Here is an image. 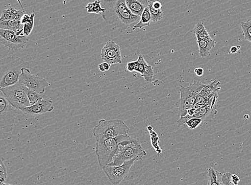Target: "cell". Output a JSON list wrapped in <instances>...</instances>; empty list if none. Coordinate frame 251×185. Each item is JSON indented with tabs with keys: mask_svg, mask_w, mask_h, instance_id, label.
Listing matches in <instances>:
<instances>
[{
	"mask_svg": "<svg viewBox=\"0 0 251 185\" xmlns=\"http://www.w3.org/2000/svg\"><path fill=\"white\" fill-rule=\"evenodd\" d=\"M102 7L105 11L101 15L105 22L121 32L141 20V17L134 15L128 8L125 0H104Z\"/></svg>",
	"mask_w": 251,
	"mask_h": 185,
	"instance_id": "obj_1",
	"label": "cell"
},
{
	"mask_svg": "<svg viewBox=\"0 0 251 185\" xmlns=\"http://www.w3.org/2000/svg\"><path fill=\"white\" fill-rule=\"evenodd\" d=\"M136 139L128 135H121L113 138L96 140V155L99 165L101 167L107 166L113 162L121 146H125L135 141Z\"/></svg>",
	"mask_w": 251,
	"mask_h": 185,
	"instance_id": "obj_2",
	"label": "cell"
},
{
	"mask_svg": "<svg viewBox=\"0 0 251 185\" xmlns=\"http://www.w3.org/2000/svg\"><path fill=\"white\" fill-rule=\"evenodd\" d=\"M30 68V64L16 56L4 57L0 61V88L13 85L19 82L23 69Z\"/></svg>",
	"mask_w": 251,
	"mask_h": 185,
	"instance_id": "obj_3",
	"label": "cell"
},
{
	"mask_svg": "<svg viewBox=\"0 0 251 185\" xmlns=\"http://www.w3.org/2000/svg\"><path fill=\"white\" fill-rule=\"evenodd\" d=\"M130 129L121 119L107 120L101 119L93 130L96 140L113 138L121 135H127Z\"/></svg>",
	"mask_w": 251,
	"mask_h": 185,
	"instance_id": "obj_4",
	"label": "cell"
},
{
	"mask_svg": "<svg viewBox=\"0 0 251 185\" xmlns=\"http://www.w3.org/2000/svg\"><path fill=\"white\" fill-rule=\"evenodd\" d=\"M206 85L203 84L200 81L193 82L188 87L180 85V99L176 103L178 109L179 116L184 117L188 114L189 110L193 108L201 91L205 88Z\"/></svg>",
	"mask_w": 251,
	"mask_h": 185,
	"instance_id": "obj_5",
	"label": "cell"
},
{
	"mask_svg": "<svg viewBox=\"0 0 251 185\" xmlns=\"http://www.w3.org/2000/svg\"><path fill=\"white\" fill-rule=\"evenodd\" d=\"M27 88L18 82L0 89L11 106L17 110L30 106L27 95Z\"/></svg>",
	"mask_w": 251,
	"mask_h": 185,
	"instance_id": "obj_6",
	"label": "cell"
},
{
	"mask_svg": "<svg viewBox=\"0 0 251 185\" xmlns=\"http://www.w3.org/2000/svg\"><path fill=\"white\" fill-rule=\"evenodd\" d=\"M147 155L144 149L140 143L138 139L125 146H121L118 154L114 158L113 162L108 165L120 166L126 162L135 160H142Z\"/></svg>",
	"mask_w": 251,
	"mask_h": 185,
	"instance_id": "obj_7",
	"label": "cell"
},
{
	"mask_svg": "<svg viewBox=\"0 0 251 185\" xmlns=\"http://www.w3.org/2000/svg\"><path fill=\"white\" fill-rule=\"evenodd\" d=\"M16 110L0 92V127L5 132L12 131L15 126Z\"/></svg>",
	"mask_w": 251,
	"mask_h": 185,
	"instance_id": "obj_8",
	"label": "cell"
},
{
	"mask_svg": "<svg viewBox=\"0 0 251 185\" xmlns=\"http://www.w3.org/2000/svg\"><path fill=\"white\" fill-rule=\"evenodd\" d=\"M19 82L41 95L44 93L45 89L50 85L44 78L32 74L29 68L23 69Z\"/></svg>",
	"mask_w": 251,
	"mask_h": 185,
	"instance_id": "obj_9",
	"label": "cell"
},
{
	"mask_svg": "<svg viewBox=\"0 0 251 185\" xmlns=\"http://www.w3.org/2000/svg\"><path fill=\"white\" fill-rule=\"evenodd\" d=\"M28 41L26 36H18L13 31L0 29V42L9 50L25 48Z\"/></svg>",
	"mask_w": 251,
	"mask_h": 185,
	"instance_id": "obj_10",
	"label": "cell"
},
{
	"mask_svg": "<svg viewBox=\"0 0 251 185\" xmlns=\"http://www.w3.org/2000/svg\"><path fill=\"white\" fill-rule=\"evenodd\" d=\"M136 161H128L120 166L107 165L102 169L111 183L114 185H119L126 177Z\"/></svg>",
	"mask_w": 251,
	"mask_h": 185,
	"instance_id": "obj_11",
	"label": "cell"
},
{
	"mask_svg": "<svg viewBox=\"0 0 251 185\" xmlns=\"http://www.w3.org/2000/svg\"><path fill=\"white\" fill-rule=\"evenodd\" d=\"M101 57L104 62L110 65L121 64L122 55L120 46L110 40L102 49Z\"/></svg>",
	"mask_w": 251,
	"mask_h": 185,
	"instance_id": "obj_12",
	"label": "cell"
},
{
	"mask_svg": "<svg viewBox=\"0 0 251 185\" xmlns=\"http://www.w3.org/2000/svg\"><path fill=\"white\" fill-rule=\"evenodd\" d=\"M53 109L52 101L43 98L34 105L21 108L20 111L26 115L37 116L50 113L53 111Z\"/></svg>",
	"mask_w": 251,
	"mask_h": 185,
	"instance_id": "obj_13",
	"label": "cell"
},
{
	"mask_svg": "<svg viewBox=\"0 0 251 185\" xmlns=\"http://www.w3.org/2000/svg\"><path fill=\"white\" fill-rule=\"evenodd\" d=\"M218 94L215 95L207 105L196 111L193 117L199 118L204 121L211 123L217 114V100Z\"/></svg>",
	"mask_w": 251,
	"mask_h": 185,
	"instance_id": "obj_14",
	"label": "cell"
},
{
	"mask_svg": "<svg viewBox=\"0 0 251 185\" xmlns=\"http://www.w3.org/2000/svg\"><path fill=\"white\" fill-rule=\"evenodd\" d=\"M220 84V82L213 81L212 83L206 85L198 95L196 103L203 106L207 105L215 95L218 94V92L221 89L218 87Z\"/></svg>",
	"mask_w": 251,
	"mask_h": 185,
	"instance_id": "obj_15",
	"label": "cell"
},
{
	"mask_svg": "<svg viewBox=\"0 0 251 185\" xmlns=\"http://www.w3.org/2000/svg\"><path fill=\"white\" fill-rule=\"evenodd\" d=\"M144 57L147 63L145 65V71L142 76L144 78L146 82L150 84L153 82L154 78L156 76L158 68L155 66L153 61L149 56L144 55Z\"/></svg>",
	"mask_w": 251,
	"mask_h": 185,
	"instance_id": "obj_16",
	"label": "cell"
},
{
	"mask_svg": "<svg viewBox=\"0 0 251 185\" xmlns=\"http://www.w3.org/2000/svg\"><path fill=\"white\" fill-rule=\"evenodd\" d=\"M125 1L132 13L140 17L149 5L148 0H125Z\"/></svg>",
	"mask_w": 251,
	"mask_h": 185,
	"instance_id": "obj_17",
	"label": "cell"
},
{
	"mask_svg": "<svg viewBox=\"0 0 251 185\" xmlns=\"http://www.w3.org/2000/svg\"><path fill=\"white\" fill-rule=\"evenodd\" d=\"M0 28L15 32L18 36H25L23 34L24 25L21 21H0Z\"/></svg>",
	"mask_w": 251,
	"mask_h": 185,
	"instance_id": "obj_18",
	"label": "cell"
},
{
	"mask_svg": "<svg viewBox=\"0 0 251 185\" xmlns=\"http://www.w3.org/2000/svg\"><path fill=\"white\" fill-rule=\"evenodd\" d=\"M197 43L199 46L200 55L202 58H205L211 54V50L216 44L211 38L204 40H197Z\"/></svg>",
	"mask_w": 251,
	"mask_h": 185,
	"instance_id": "obj_19",
	"label": "cell"
},
{
	"mask_svg": "<svg viewBox=\"0 0 251 185\" xmlns=\"http://www.w3.org/2000/svg\"><path fill=\"white\" fill-rule=\"evenodd\" d=\"M25 14V10L19 11L16 10L14 7H11L2 10L0 21H21Z\"/></svg>",
	"mask_w": 251,
	"mask_h": 185,
	"instance_id": "obj_20",
	"label": "cell"
},
{
	"mask_svg": "<svg viewBox=\"0 0 251 185\" xmlns=\"http://www.w3.org/2000/svg\"><path fill=\"white\" fill-rule=\"evenodd\" d=\"M34 14L29 15L25 14L21 19V22L24 25V30H23V34L25 36L28 37L30 35L34 27Z\"/></svg>",
	"mask_w": 251,
	"mask_h": 185,
	"instance_id": "obj_21",
	"label": "cell"
},
{
	"mask_svg": "<svg viewBox=\"0 0 251 185\" xmlns=\"http://www.w3.org/2000/svg\"><path fill=\"white\" fill-rule=\"evenodd\" d=\"M222 178L223 173L215 170L213 167H210L208 170L207 185H224Z\"/></svg>",
	"mask_w": 251,
	"mask_h": 185,
	"instance_id": "obj_22",
	"label": "cell"
},
{
	"mask_svg": "<svg viewBox=\"0 0 251 185\" xmlns=\"http://www.w3.org/2000/svg\"><path fill=\"white\" fill-rule=\"evenodd\" d=\"M151 22H152V19H151L150 9L148 7L143 11L141 20L137 24L133 26L132 30H135L136 28H142L145 26H150Z\"/></svg>",
	"mask_w": 251,
	"mask_h": 185,
	"instance_id": "obj_23",
	"label": "cell"
},
{
	"mask_svg": "<svg viewBox=\"0 0 251 185\" xmlns=\"http://www.w3.org/2000/svg\"><path fill=\"white\" fill-rule=\"evenodd\" d=\"M194 32L197 40H204L211 38L202 22L197 23L195 27Z\"/></svg>",
	"mask_w": 251,
	"mask_h": 185,
	"instance_id": "obj_24",
	"label": "cell"
},
{
	"mask_svg": "<svg viewBox=\"0 0 251 185\" xmlns=\"http://www.w3.org/2000/svg\"><path fill=\"white\" fill-rule=\"evenodd\" d=\"M101 2L100 0H96L94 2L89 3L86 7L87 12L102 14L105 11V9L101 6Z\"/></svg>",
	"mask_w": 251,
	"mask_h": 185,
	"instance_id": "obj_25",
	"label": "cell"
},
{
	"mask_svg": "<svg viewBox=\"0 0 251 185\" xmlns=\"http://www.w3.org/2000/svg\"><path fill=\"white\" fill-rule=\"evenodd\" d=\"M241 26L245 39L251 43V19L241 22Z\"/></svg>",
	"mask_w": 251,
	"mask_h": 185,
	"instance_id": "obj_26",
	"label": "cell"
},
{
	"mask_svg": "<svg viewBox=\"0 0 251 185\" xmlns=\"http://www.w3.org/2000/svg\"><path fill=\"white\" fill-rule=\"evenodd\" d=\"M27 95L30 103V106L34 105L35 103L43 99L42 95L28 88L27 90Z\"/></svg>",
	"mask_w": 251,
	"mask_h": 185,
	"instance_id": "obj_27",
	"label": "cell"
},
{
	"mask_svg": "<svg viewBox=\"0 0 251 185\" xmlns=\"http://www.w3.org/2000/svg\"><path fill=\"white\" fill-rule=\"evenodd\" d=\"M204 121L201 118L193 117L190 119L187 123L186 125L188 126V128L191 130H195L198 128V127L201 125Z\"/></svg>",
	"mask_w": 251,
	"mask_h": 185,
	"instance_id": "obj_28",
	"label": "cell"
},
{
	"mask_svg": "<svg viewBox=\"0 0 251 185\" xmlns=\"http://www.w3.org/2000/svg\"><path fill=\"white\" fill-rule=\"evenodd\" d=\"M148 7L150 9V12L151 16V19H152V22H156L159 21H161L163 16V14L162 10H156L150 6Z\"/></svg>",
	"mask_w": 251,
	"mask_h": 185,
	"instance_id": "obj_29",
	"label": "cell"
},
{
	"mask_svg": "<svg viewBox=\"0 0 251 185\" xmlns=\"http://www.w3.org/2000/svg\"><path fill=\"white\" fill-rule=\"evenodd\" d=\"M4 161L5 159L1 157V160H0V162H1V164H0V182H1V184L4 183L7 176L6 168H5L4 163Z\"/></svg>",
	"mask_w": 251,
	"mask_h": 185,
	"instance_id": "obj_30",
	"label": "cell"
},
{
	"mask_svg": "<svg viewBox=\"0 0 251 185\" xmlns=\"http://www.w3.org/2000/svg\"><path fill=\"white\" fill-rule=\"evenodd\" d=\"M239 182H240V179L236 174L231 175V183L232 184L234 185H238Z\"/></svg>",
	"mask_w": 251,
	"mask_h": 185,
	"instance_id": "obj_31",
	"label": "cell"
},
{
	"mask_svg": "<svg viewBox=\"0 0 251 185\" xmlns=\"http://www.w3.org/2000/svg\"><path fill=\"white\" fill-rule=\"evenodd\" d=\"M195 72L197 74V76L201 77L203 74L204 70L202 68H197L195 69Z\"/></svg>",
	"mask_w": 251,
	"mask_h": 185,
	"instance_id": "obj_32",
	"label": "cell"
},
{
	"mask_svg": "<svg viewBox=\"0 0 251 185\" xmlns=\"http://www.w3.org/2000/svg\"><path fill=\"white\" fill-rule=\"evenodd\" d=\"M126 69L128 71H129L130 72H132L133 71H135L134 70V68L131 62H128L127 63Z\"/></svg>",
	"mask_w": 251,
	"mask_h": 185,
	"instance_id": "obj_33",
	"label": "cell"
},
{
	"mask_svg": "<svg viewBox=\"0 0 251 185\" xmlns=\"http://www.w3.org/2000/svg\"><path fill=\"white\" fill-rule=\"evenodd\" d=\"M239 50L238 49L236 46H232V47L230 48L229 54H234L237 53L238 51Z\"/></svg>",
	"mask_w": 251,
	"mask_h": 185,
	"instance_id": "obj_34",
	"label": "cell"
},
{
	"mask_svg": "<svg viewBox=\"0 0 251 185\" xmlns=\"http://www.w3.org/2000/svg\"><path fill=\"white\" fill-rule=\"evenodd\" d=\"M102 65H103L104 68L105 69V70H106V71H108L109 70L111 65L108 64V63L103 62V63H102Z\"/></svg>",
	"mask_w": 251,
	"mask_h": 185,
	"instance_id": "obj_35",
	"label": "cell"
},
{
	"mask_svg": "<svg viewBox=\"0 0 251 185\" xmlns=\"http://www.w3.org/2000/svg\"><path fill=\"white\" fill-rule=\"evenodd\" d=\"M204 106H205L200 105V104L195 103L193 108L196 110V111H197V110L200 109Z\"/></svg>",
	"mask_w": 251,
	"mask_h": 185,
	"instance_id": "obj_36",
	"label": "cell"
},
{
	"mask_svg": "<svg viewBox=\"0 0 251 185\" xmlns=\"http://www.w3.org/2000/svg\"><path fill=\"white\" fill-rule=\"evenodd\" d=\"M99 70H100L101 72H105L106 70H105V69L104 68V67L102 65V63L101 64H100L98 66Z\"/></svg>",
	"mask_w": 251,
	"mask_h": 185,
	"instance_id": "obj_37",
	"label": "cell"
},
{
	"mask_svg": "<svg viewBox=\"0 0 251 185\" xmlns=\"http://www.w3.org/2000/svg\"><path fill=\"white\" fill-rule=\"evenodd\" d=\"M244 118L245 120H249L250 118V116L249 114H245L244 116Z\"/></svg>",
	"mask_w": 251,
	"mask_h": 185,
	"instance_id": "obj_38",
	"label": "cell"
},
{
	"mask_svg": "<svg viewBox=\"0 0 251 185\" xmlns=\"http://www.w3.org/2000/svg\"><path fill=\"white\" fill-rule=\"evenodd\" d=\"M237 47L238 50L240 49L241 48V46H239V45L237 46Z\"/></svg>",
	"mask_w": 251,
	"mask_h": 185,
	"instance_id": "obj_39",
	"label": "cell"
},
{
	"mask_svg": "<svg viewBox=\"0 0 251 185\" xmlns=\"http://www.w3.org/2000/svg\"><path fill=\"white\" fill-rule=\"evenodd\" d=\"M1 185H13L7 184L3 183V184H1Z\"/></svg>",
	"mask_w": 251,
	"mask_h": 185,
	"instance_id": "obj_40",
	"label": "cell"
},
{
	"mask_svg": "<svg viewBox=\"0 0 251 185\" xmlns=\"http://www.w3.org/2000/svg\"></svg>",
	"mask_w": 251,
	"mask_h": 185,
	"instance_id": "obj_41",
	"label": "cell"
}]
</instances>
